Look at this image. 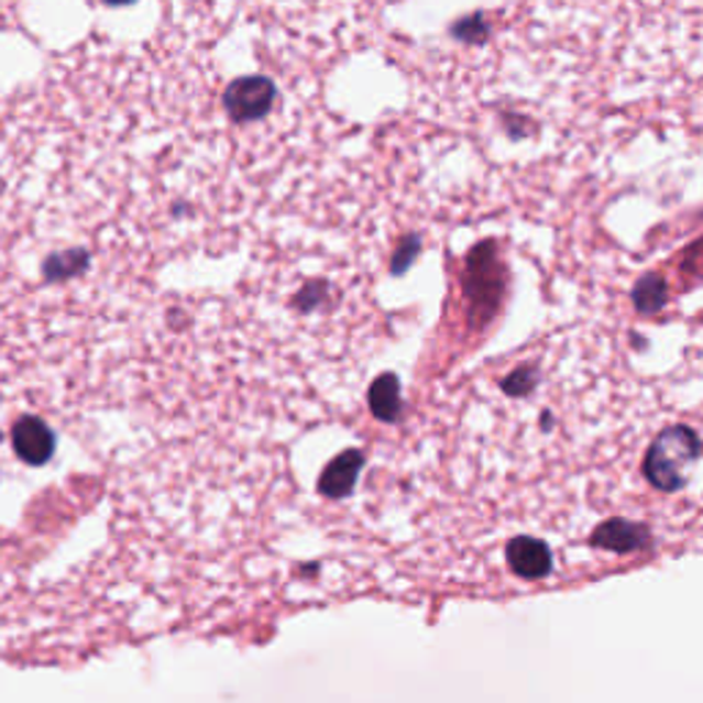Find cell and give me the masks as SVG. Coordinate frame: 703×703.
<instances>
[{"instance_id": "cell-2", "label": "cell", "mask_w": 703, "mask_h": 703, "mask_svg": "<svg viewBox=\"0 0 703 703\" xmlns=\"http://www.w3.org/2000/svg\"><path fill=\"white\" fill-rule=\"evenodd\" d=\"M226 110L234 121H256L273 110L275 86L262 75L240 77L226 88Z\"/></svg>"}, {"instance_id": "cell-1", "label": "cell", "mask_w": 703, "mask_h": 703, "mask_svg": "<svg viewBox=\"0 0 703 703\" xmlns=\"http://www.w3.org/2000/svg\"><path fill=\"white\" fill-rule=\"evenodd\" d=\"M701 442L690 426H673L655 440L646 453V475L660 492H679L688 486L699 464Z\"/></svg>"}, {"instance_id": "cell-9", "label": "cell", "mask_w": 703, "mask_h": 703, "mask_svg": "<svg viewBox=\"0 0 703 703\" xmlns=\"http://www.w3.org/2000/svg\"><path fill=\"white\" fill-rule=\"evenodd\" d=\"M0 440H3V435H0Z\"/></svg>"}, {"instance_id": "cell-3", "label": "cell", "mask_w": 703, "mask_h": 703, "mask_svg": "<svg viewBox=\"0 0 703 703\" xmlns=\"http://www.w3.org/2000/svg\"><path fill=\"white\" fill-rule=\"evenodd\" d=\"M11 446H14V453L31 468H42L53 459L55 453V435L42 418H33V415H25L14 424L11 429Z\"/></svg>"}, {"instance_id": "cell-5", "label": "cell", "mask_w": 703, "mask_h": 703, "mask_svg": "<svg viewBox=\"0 0 703 703\" xmlns=\"http://www.w3.org/2000/svg\"><path fill=\"white\" fill-rule=\"evenodd\" d=\"M371 413L380 420H396L398 409H402V391H398V380L393 374H382L374 382L369 393Z\"/></svg>"}, {"instance_id": "cell-8", "label": "cell", "mask_w": 703, "mask_h": 703, "mask_svg": "<svg viewBox=\"0 0 703 703\" xmlns=\"http://www.w3.org/2000/svg\"><path fill=\"white\" fill-rule=\"evenodd\" d=\"M102 3H108V6H127V3H132V0H102Z\"/></svg>"}, {"instance_id": "cell-4", "label": "cell", "mask_w": 703, "mask_h": 703, "mask_svg": "<svg viewBox=\"0 0 703 703\" xmlns=\"http://www.w3.org/2000/svg\"><path fill=\"white\" fill-rule=\"evenodd\" d=\"M363 464V457L358 451L341 453L336 462H330V468L322 475V492L330 497H344L350 495L354 479H358V470Z\"/></svg>"}, {"instance_id": "cell-6", "label": "cell", "mask_w": 703, "mask_h": 703, "mask_svg": "<svg viewBox=\"0 0 703 703\" xmlns=\"http://www.w3.org/2000/svg\"><path fill=\"white\" fill-rule=\"evenodd\" d=\"M635 303H638V308L644 314L660 311L662 303H666V284H662V278L649 275V278L640 281L638 289H635Z\"/></svg>"}, {"instance_id": "cell-7", "label": "cell", "mask_w": 703, "mask_h": 703, "mask_svg": "<svg viewBox=\"0 0 703 703\" xmlns=\"http://www.w3.org/2000/svg\"><path fill=\"white\" fill-rule=\"evenodd\" d=\"M83 264H86V259L77 256V253H61V256H53L44 264V275L47 278H66V275H75Z\"/></svg>"}]
</instances>
